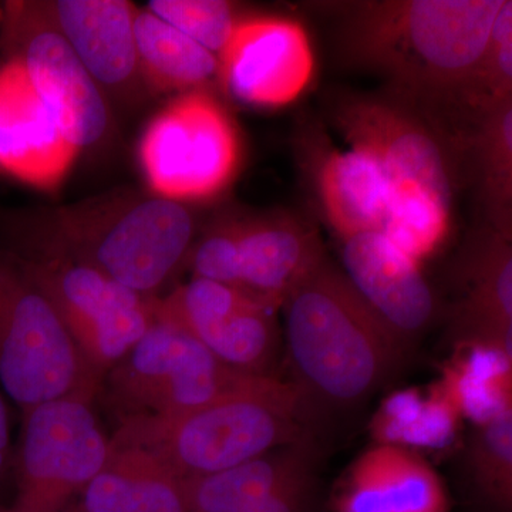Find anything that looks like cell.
I'll return each instance as SVG.
<instances>
[{
	"instance_id": "7",
	"label": "cell",
	"mask_w": 512,
	"mask_h": 512,
	"mask_svg": "<svg viewBox=\"0 0 512 512\" xmlns=\"http://www.w3.org/2000/svg\"><path fill=\"white\" fill-rule=\"evenodd\" d=\"M141 170L158 197L177 202L217 197L241 164L234 121L214 97L194 90L171 101L140 141Z\"/></svg>"
},
{
	"instance_id": "6",
	"label": "cell",
	"mask_w": 512,
	"mask_h": 512,
	"mask_svg": "<svg viewBox=\"0 0 512 512\" xmlns=\"http://www.w3.org/2000/svg\"><path fill=\"white\" fill-rule=\"evenodd\" d=\"M251 377L225 366L190 333L154 322L107 373L99 394L119 420L151 419L214 402Z\"/></svg>"
},
{
	"instance_id": "4",
	"label": "cell",
	"mask_w": 512,
	"mask_h": 512,
	"mask_svg": "<svg viewBox=\"0 0 512 512\" xmlns=\"http://www.w3.org/2000/svg\"><path fill=\"white\" fill-rule=\"evenodd\" d=\"M194 221L181 202L158 197L92 200L59 212L47 254L90 266L131 291L156 296L188 258Z\"/></svg>"
},
{
	"instance_id": "11",
	"label": "cell",
	"mask_w": 512,
	"mask_h": 512,
	"mask_svg": "<svg viewBox=\"0 0 512 512\" xmlns=\"http://www.w3.org/2000/svg\"><path fill=\"white\" fill-rule=\"evenodd\" d=\"M278 308L241 289L192 278L154 298V319L190 333L235 372L276 376L281 332Z\"/></svg>"
},
{
	"instance_id": "9",
	"label": "cell",
	"mask_w": 512,
	"mask_h": 512,
	"mask_svg": "<svg viewBox=\"0 0 512 512\" xmlns=\"http://www.w3.org/2000/svg\"><path fill=\"white\" fill-rule=\"evenodd\" d=\"M89 400H55L23 412L12 512H67L106 466L110 439Z\"/></svg>"
},
{
	"instance_id": "16",
	"label": "cell",
	"mask_w": 512,
	"mask_h": 512,
	"mask_svg": "<svg viewBox=\"0 0 512 512\" xmlns=\"http://www.w3.org/2000/svg\"><path fill=\"white\" fill-rule=\"evenodd\" d=\"M76 150L63 136L16 60L0 69V171L53 190L69 174Z\"/></svg>"
},
{
	"instance_id": "23",
	"label": "cell",
	"mask_w": 512,
	"mask_h": 512,
	"mask_svg": "<svg viewBox=\"0 0 512 512\" xmlns=\"http://www.w3.org/2000/svg\"><path fill=\"white\" fill-rule=\"evenodd\" d=\"M138 69L164 90L194 92L218 76V57L150 10H137Z\"/></svg>"
},
{
	"instance_id": "20",
	"label": "cell",
	"mask_w": 512,
	"mask_h": 512,
	"mask_svg": "<svg viewBox=\"0 0 512 512\" xmlns=\"http://www.w3.org/2000/svg\"><path fill=\"white\" fill-rule=\"evenodd\" d=\"M511 238L495 231L468 264L466 299L458 316L460 342L512 360Z\"/></svg>"
},
{
	"instance_id": "15",
	"label": "cell",
	"mask_w": 512,
	"mask_h": 512,
	"mask_svg": "<svg viewBox=\"0 0 512 512\" xmlns=\"http://www.w3.org/2000/svg\"><path fill=\"white\" fill-rule=\"evenodd\" d=\"M342 259L350 284L409 353L436 316V301L421 264L382 231L343 239Z\"/></svg>"
},
{
	"instance_id": "14",
	"label": "cell",
	"mask_w": 512,
	"mask_h": 512,
	"mask_svg": "<svg viewBox=\"0 0 512 512\" xmlns=\"http://www.w3.org/2000/svg\"><path fill=\"white\" fill-rule=\"evenodd\" d=\"M315 73L311 40L298 20L285 16L239 19L218 56V76L235 99L261 109L288 106Z\"/></svg>"
},
{
	"instance_id": "21",
	"label": "cell",
	"mask_w": 512,
	"mask_h": 512,
	"mask_svg": "<svg viewBox=\"0 0 512 512\" xmlns=\"http://www.w3.org/2000/svg\"><path fill=\"white\" fill-rule=\"evenodd\" d=\"M80 495L82 512H190L183 480L134 448L110 446L106 466Z\"/></svg>"
},
{
	"instance_id": "5",
	"label": "cell",
	"mask_w": 512,
	"mask_h": 512,
	"mask_svg": "<svg viewBox=\"0 0 512 512\" xmlns=\"http://www.w3.org/2000/svg\"><path fill=\"white\" fill-rule=\"evenodd\" d=\"M0 383L23 412L55 400L93 402L101 383L56 309L20 262L0 258Z\"/></svg>"
},
{
	"instance_id": "25",
	"label": "cell",
	"mask_w": 512,
	"mask_h": 512,
	"mask_svg": "<svg viewBox=\"0 0 512 512\" xmlns=\"http://www.w3.org/2000/svg\"><path fill=\"white\" fill-rule=\"evenodd\" d=\"M474 143L495 231L511 238L512 100L478 114Z\"/></svg>"
},
{
	"instance_id": "8",
	"label": "cell",
	"mask_w": 512,
	"mask_h": 512,
	"mask_svg": "<svg viewBox=\"0 0 512 512\" xmlns=\"http://www.w3.org/2000/svg\"><path fill=\"white\" fill-rule=\"evenodd\" d=\"M20 264L52 303L101 384L156 322V296L131 291L90 266L53 254Z\"/></svg>"
},
{
	"instance_id": "29",
	"label": "cell",
	"mask_w": 512,
	"mask_h": 512,
	"mask_svg": "<svg viewBox=\"0 0 512 512\" xmlns=\"http://www.w3.org/2000/svg\"><path fill=\"white\" fill-rule=\"evenodd\" d=\"M512 100V2L503 0L488 37L478 76L474 110H485Z\"/></svg>"
},
{
	"instance_id": "33",
	"label": "cell",
	"mask_w": 512,
	"mask_h": 512,
	"mask_svg": "<svg viewBox=\"0 0 512 512\" xmlns=\"http://www.w3.org/2000/svg\"><path fill=\"white\" fill-rule=\"evenodd\" d=\"M67 512H69V511H67Z\"/></svg>"
},
{
	"instance_id": "3",
	"label": "cell",
	"mask_w": 512,
	"mask_h": 512,
	"mask_svg": "<svg viewBox=\"0 0 512 512\" xmlns=\"http://www.w3.org/2000/svg\"><path fill=\"white\" fill-rule=\"evenodd\" d=\"M312 437L295 387L279 377L254 376L190 412L119 420L110 446L143 451L190 480Z\"/></svg>"
},
{
	"instance_id": "12",
	"label": "cell",
	"mask_w": 512,
	"mask_h": 512,
	"mask_svg": "<svg viewBox=\"0 0 512 512\" xmlns=\"http://www.w3.org/2000/svg\"><path fill=\"white\" fill-rule=\"evenodd\" d=\"M5 40L66 140L77 151L99 143L109 110L99 84L47 18L42 5L8 3Z\"/></svg>"
},
{
	"instance_id": "32",
	"label": "cell",
	"mask_w": 512,
	"mask_h": 512,
	"mask_svg": "<svg viewBox=\"0 0 512 512\" xmlns=\"http://www.w3.org/2000/svg\"><path fill=\"white\" fill-rule=\"evenodd\" d=\"M0 512H12L10 511V508H5L3 505H0Z\"/></svg>"
},
{
	"instance_id": "22",
	"label": "cell",
	"mask_w": 512,
	"mask_h": 512,
	"mask_svg": "<svg viewBox=\"0 0 512 512\" xmlns=\"http://www.w3.org/2000/svg\"><path fill=\"white\" fill-rule=\"evenodd\" d=\"M323 211L340 239L382 231L389 185L375 158L362 148L335 151L319 168Z\"/></svg>"
},
{
	"instance_id": "13",
	"label": "cell",
	"mask_w": 512,
	"mask_h": 512,
	"mask_svg": "<svg viewBox=\"0 0 512 512\" xmlns=\"http://www.w3.org/2000/svg\"><path fill=\"white\" fill-rule=\"evenodd\" d=\"M336 123L350 147L362 148L380 165L389 201L427 194L451 204L446 153L439 136L413 110L382 97H350L336 107Z\"/></svg>"
},
{
	"instance_id": "31",
	"label": "cell",
	"mask_w": 512,
	"mask_h": 512,
	"mask_svg": "<svg viewBox=\"0 0 512 512\" xmlns=\"http://www.w3.org/2000/svg\"><path fill=\"white\" fill-rule=\"evenodd\" d=\"M10 456L9 416L5 400L0 396V478L8 468Z\"/></svg>"
},
{
	"instance_id": "27",
	"label": "cell",
	"mask_w": 512,
	"mask_h": 512,
	"mask_svg": "<svg viewBox=\"0 0 512 512\" xmlns=\"http://www.w3.org/2000/svg\"><path fill=\"white\" fill-rule=\"evenodd\" d=\"M458 414L440 386L426 402H421L419 394L406 392L387 400L377 414L373 430L379 439L377 443L439 446L451 437Z\"/></svg>"
},
{
	"instance_id": "18",
	"label": "cell",
	"mask_w": 512,
	"mask_h": 512,
	"mask_svg": "<svg viewBox=\"0 0 512 512\" xmlns=\"http://www.w3.org/2000/svg\"><path fill=\"white\" fill-rule=\"evenodd\" d=\"M47 18L101 87L127 86L138 69L134 20L124 0H57L43 6Z\"/></svg>"
},
{
	"instance_id": "30",
	"label": "cell",
	"mask_w": 512,
	"mask_h": 512,
	"mask_svg": "<svg viewBox=\"0 0 512 512\" xmlns=\"http://www.w3.org/2000/svg\"><path fill=\"white\" fill-rule=\"evenodd\" d=\"M315 501L316 476L312 474L239 512H313Z\"/></svg>"
},
{
	"instance_id": "17",
	"label": "cell",
	"mask_w": 512,
	"mask_h": 512,
	"mask_svg": "<svg viewBox=\"0 0 512 512\" xmlns=\"http://www.w3.org/2000/svg\"><path fill=\"white\" fill-rule=\"evenodd\" d=\"M333 512H450L443 478L419 451L376 443L333 488Z\"/></svg>"
},
{
	"instance_id": "24",
	"label": "cell",
	"mask_w": 512,
	"mask_h": 512,
	"mask_svg": "<svg viewBox=\"0 0 512 512\" xmlns=\"http://www.w3.org/2000/svg\"><path fill=\"white\" fill-rule=\"evenodd\" d=\"M473 348V356L447 370L440 389L458 413L481 424L512 409V360L493 350Z\"/></svg>"
},
{
	"instance_id": "1",
	"label": "cell",
	"mask_w": 512,
	"mask_h": 512,
	"mask_svg": "<svg viewBox=\"0 0 512 512\" xmlns=\"http://www.w3.org/2000/svg\"><path fill=\"white\" fill-rule=\"evenodd\" d=\"M289 383L309 426L365 404L403 366L407 353L343 271L322 264L282 303Z\"/></svg>"
},
{
	"instance_id": "10",
	"label": "cell",
	"mask_w": 512,
	"mask_h": 512,
	"mask_svg": "<svg viewBox=\"0 0 512 512\" xmlns=\"http://www.w3.org/2000/svg\"><path fill=\"white\" fill-rule=\"evenodd\" d=\"M188 259L194 278L234 286L279 309L326 258L311 229L265 217L217 225L192 245Z\"/></svg>"
},
{
	"instance_id": "19",
	"label": "cell",
	"mask_w": 512,
	"mask_h": 512,
	"mask_svg": "<svg viewBox=\"0 0 512 512\" xmlns=\"http://www.w3.org/2000/svg\"><path fill=\"white\" fill-rule=\"evenodd\" d=\"M318 448L308 439L237 466L183 480L190 512H239L315 473Z\"/></svg>"
},
{
	"instance_id": "2",
	"label": "cell",
	"mask_w": 512,
	"mask_h": 512,
	"mask_svg": "<svg viewBox=\"0 0 512 512\" xmlns=\"http://www.w3.org/2000/svg\"><path fill=\"white\" fill-rule=\"evenodd\" d=\"M503 0H383L346 8L350 59L403 92L473 107L495 15Z\"/></svg>"
},
{
	"instance_id": "28",
	"label": "cell",
	"mask_w": 512,
	"mask_h": 512,
	"mask_svg": "<svg viewBox=\"0 0 512 512\" xmlns=\"http://www.w3.org/2000/svg\"><path fill=\"white\" fill-rule=\"evenodd\" d=\"M147 10L217 57L239 20L234 6L222 0H151Z\"/></svg>"
},
{
	"instance_id": "26",
	"label": "cell",
	"mask_w": 512,
	"mask_h": 512,
	"mask_svg": "<svg viewBox=\"0 0 512 512\" xmlns=\"http://www.w3.org/2000/svg\"><path fill=\"white\" fill-rule=\"evenodd\" d=\"M471 483L495 511L512 508V409L477 424L467 448Z\"/></svg>"
}]
</instances>
